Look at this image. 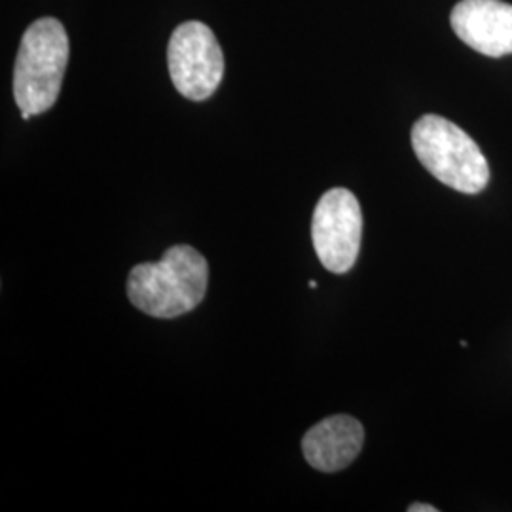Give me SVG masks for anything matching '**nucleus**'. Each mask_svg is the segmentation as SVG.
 <instances>
[{"label":"nucleus","mask_w":512,"mask_h":512,"mask_svg":"<svg viewBox=\"0 0 512 512\" xmlns=\"http://www.w3.org/2000/svg\"><path fill=\"white\" fill-rule=\"evenodd\" d=\"M308 287H310V289H317V281H310Z\"/></svg>","instance_id":"obj_9"},{"label":"nucleus","mask_w":512,"mask_h":512,"mask_svg":"<svg viewBox=\"0 0 512 512\" xmlns=\"http://www.w3.org/2000/svg\"><path fill=\"white\" fill-rule=\"evenodd\" d=\"M69 52V37L59 19H37L25 31L14 67V99L23 120L54 107Z\"/></svg>","instance_id":"obj_2"},{"label":"nucleus","mask_w":512,"mask_h":512,"mask_svg":"<svg viewBox=\"0 0 512 512\" xmlns=\"http://www.w3.org/2000/svg\"><path fill=\"white\" fill-rule=\"evenodd\" d=\"M207 281V260L190 245H173L160 262H143L129 272L128 298L150 317L175 319L202 304Z\"/></svg>","instance_id":"obj_1"},{"label":"nucleus","mask_w":512,"mask_h":512,"mask_svg":"<svg viewBox=\"0 0 512 512\" xmlns=\"http://www.w3.org/2000/svg\"><path fill=\"white\" fill-rule=\"evenodd\" d=\"M412 147L421 165L442 184L478 194L490 183V165L475 141L454 122L425 114L412 128Z\"/></svg>","instance_id":"obj_3"},{"label":"nucleus","mask_w":512,"mask_h":512,"mask_svg":"<svg viewBox=\"0 0 512 512\" xmlns=\"http://www.w3.org/2000/svg\"><path fill=\"white\" fill-rule=\"evenodd\" d=\"M363 238V213L348 188H332L313 211L311 239L319 262L332 274H348L355 266Z\"/></svg>","instance_id":"obj_5"},{"label":"nucleus","mask_w":512,"mask_h":512,"mask_svg":"<svg viewBox=\"0 0 512 512\" xmlns=\"http://www.w3.org/2000/svg\"><path fill=\"white\" fill-rule=\"evenodd\" d=\"M171 82L190 101H205L222 82L224 55L215 33L202 21L181 23L169 38Z\"/></svg>","instance_id":"obj_4"},{"label":"nucleus","mask_w":512,"mask_h":512,"mask_svg":"<svg viewBox=\"0 0 512 512\" xmlns=\"http://www.w3.org/2000/svg\"><path fill=\"white\" fill-rule=\"evenodd\" d=\"M450 23L469 48L488 57L512 54V4L501 0H459Z\"/></svg>","instance_id":"obj_6"},{"label":"nucleus","mask_w":512,"mask_h":512,"mask_svg":"<svg viewBox=\"0 0 512 512\" xmlns=\"http://www.w3.org/2000/svg\"><path fill=\"white\" fill-rule=\"evenodd\" d=\"M408 512H439V509L433 505H427V503H414L408 507Z\"/></svg>","instance_id":"obj_8"},{"label":"nucleus","mask_w":512,"mask_h":512,"mask_svg":"<svg viewBox=\"0 0 512 512\" xmlns=\"http://www.w3.org/2000/svg\"><path fill=\"white\" fill-rule=\"evenodd\" d=\"M365 442L361 421L338 414L319 421L302 439L304 458L321 473H338L359 456Z\"/></svg>","instance_id":"obj_7"}]
</instances>
